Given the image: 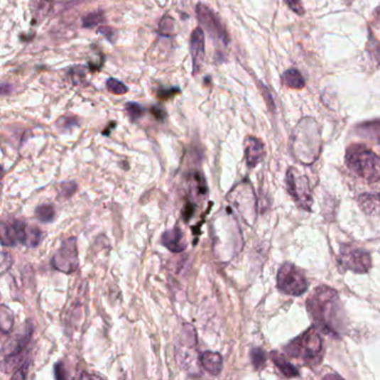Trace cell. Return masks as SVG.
<instances>
[{"instance_id": "cell-8", "label": "cell", "mask_w": 380, "mask_h": 380, "mask_svg": "<svg viewBox=\"0 0 380 380\" xmlns=\"http://www.w3.org/2000/svg\"><path fill=\"white\" fill-rule=\"evenodd\" d=\"M52 264L58 271L66 274L74 273L78 269L80 259L76 238H68L63 241L62 246L53 256Z\"/></svg>"}, {"instance_id": "cell-7", "label": "cell", "mask_w": 380, "mask_h": 380, "mask_svg": "<svg viewBox=\"0 0 380 380\" xmlns=\"http://www.w3.org/2000/svg\"><path fill=\"white\" fill-rule=\"evenodd\" d=\"M287 187L290 195L293 197L298 207L305 211H310L313 205L308 179L295 170L289 168L287 172Z\"/></svg>"}, {"instance_id": "cell-26", "label": "cell", "mask_w": 380, "mask_h": 380, "mask_svg": "<svg viewBox=\"0 0 380 380\" xmlns=\"http://www.w3.org/2000/svg\"><path fill=\"white\" fill-rule=\"evenodd\" d=\"M252 365L256 369H261L266 364V352L261 348H254L250 354Z\"/></svg>"}, {"instance_id": "cell-40", "label": "cell", "mask_w": 380, "mask_h": 380, "mask_svg": "<svg viewBox=\"0 0 380 380\" xmlns=\"http://www.w3.org/2000/svg\"><path fill=\"white\" fill-rule=\"evenodd\" d=\"M152 112L158 119H163L165 117V113L162 109H158V107H153Z\"/></svg>"}, {"instance_id": "cell-31", "label": "cell", "mask_w": 380, "mask_h": 380, "mask_svg": "<svg viewBox=\"0 0 380 380\" xmlns=\"http://www.w3.org/2000/svg\"><path fill=\"white\" fill-rule=\"evenodd\" d=\"M180 93V88L174 87L170 88V89H160L158 93V99L162 101H166V99H172L176 94Z\"/></svg>"}, {"instance_id": "cell-15", "label": "cell", "mask_w": 380, "mask_h": 380, "mask_svg": "<svg viewBox=\"0 0 380 380\" xmlns=\"http://www.w3.org/2000/svg\"><path fill=\"white\" fill-rule=\"evenodd\" d=\"M64 4V0H31V9L33 18L38 21H44L47 16L54 11L55 7Z\"/></svg>"}, {"instance_id": "cell-24", "label": "cell", "mask_w": 380, "mask_h": 380, "mask_svg": "<svg viewBox=\"0 0 380 380\" xmlns=\"http://www.w3.org/2000/svg\"><path fill=\"white\" fill-rule=\"evenodd\" d=\"M104 21H105L104 11H93V13H88L84 17L83 26L85 28H92V27L99 26V23H104Z\"/></svg>"}, {"instance_id": "cell-38", "label": "cell", "mask_w": 380, "mask_h": 380, "mask_svg": "<svg viewBox=\"0 0 380 380\" xmlns=\"http://www.w3.org/2000/svg\"><path fill=\"white\" fill-rule=\"evenodd\" d=\"M97 33L104 35L109 40H112V37L114 36V31L111 27H101V28L97 29Z\"/></svg>"}, {"instance_id": "cell-17", "label": "cell", "mask_w": 380, "mask_h": 380, "mask_svg": "<svg viewBox=\"0 0 380 380\" xmlns=\"http://www.w3.org/2000/svg\"><path fill=\"white\" fill-rule=\"evenodd\" d=\"M358 202L367 215H380V193L362 194Z\"/></svg>"}, {"instance_id": "cell-20", "label": "cell", "mask_w": 380, "mask_h": 380, "mask_svg": "<svg viewBox=\"0 0 380 380\" xmlns=\"http://www.w3.org/2000/svg\"><path fill=\"white\" fill-rule=\"evenodd\" d=\"M18 242L13 223H1V244L5 246H13Z\"/></svg>"}, {"instance_id": "cell-11", "label": "cell", "mask_w": 380, "mask_h": 380, "mask_svg": "<svg viewBox=\"0 0 380 380\" xmlns=\"http://www.w3.org/2000/svg\"><path fill=\"white\" fill-rule=\"evenodd\" d=\"M16 233H17V240L19 244L28 248H35L38 246L42 240V231L39 230L34 225H28L23 221H15Z\"/></svg>"}, {"instance_id": "cell-21", "label": "cell", "mask_w": 380, "mask_h": 380, "mask_svg": "<svg viewBox=\"0 0 380 380\" xmlns=\"http://www.w3.org/2000/svg\"><path fill=\"white\" fill-rule=\"evenodd\" d=\"M13 313L11 309H8L5 305H1L0 309V328L4 334H8L13 328Z\"/></svg>"}, {"instance_id": "cell-32", "label": "cell", "mask_w": 380, "mask_h": 380, "mask_svg": "<svg viewBox=\"0 0 380 380\" xmlns=\"http://www.w3.org/2000/svg\"><path fill=\"white\" fill-rule=\"evenodd\" d=\"M285 1L288 7L291 8L295 13H299V15H303L305 13L301 0H285Z\"/></svg>"}, {"instance_id": "cell-22", "label": "cell", "mask_w": 380, "mask_h": 380, "mask_svg": "<svg viewBox=\"0 0 380 380\" xmlns=\"http://www.w3.org/2000/svg\"><path fill=\"white\" fill-rule=\"evenodd\" d=\"M35 215L42 223L52 222L55 217L54 207L50 205H38L35 210Z\"/></svg>"}, {"instance_id": "cell-39", "label": "cell", "mask_w": 380, "mask_h": 380, "mask_svg": "<svg viewBox=\"0 0 380 380\" xmlns=\"http://www.w3.org/2000/svg\"><path fill=\"white\" fill-rule=\"evenodd\" d=\"M87 0H64L63 8L67 9V8L72 7V6L80 5V3H85Z\"/></svg>"}, {"instance_id": "cell-23", "label": "cell", "mask_w": 380, "mask_h": 380, "mask_svg": "<svg viewBox=\"0 0 380 380\" xmlns=\"http://www.w3.org/2000/svg\"><path fill=\"white\" fill-rule=\"evenodd\" d=\"M181 342L183 346L195 347L197 344V332L191 325H185L182 330Z\"/></svg>"}, {"instance_id": "cell-25", "label": "cell", "mask_w": 380, "mask_h": 380, "mask_svg": "<svg viewBox=\"0 0 380 380\" xmlns=\"http://www.w3.org/2000/svg\"><path fill=\"white\" fill-rule=\"evenodd\" d=\"M107 87L109 93L114 94V95H124L129 92L127 86L116 78H109L107 80Z\"/></svg>"}, {"instance_id": "cell-37", "label": "cell", "mask_w": 380, "mask_h": 380, "mask_svg": "<svg viewBox=\"0 0 380 380\" xmlns=\"http://www.w3.org/2000/svg\"><path fill=\"white\" fill-rule=\"evenodd\" d=\"M194 211H195V205L192 203H188L183 209V217L185 221H189L193 217Z\"/></svg>"}, {"instance_id": "cell-16", "label": "cell", "mask_w": 380, "mask_h": 380, "mask_svg": "<svg viewBox=\"0 0 380 380\" xmlns=\"http://www.w3.org/2000/svg\"><path fill=\"white\" fill-rule=\"evenodd\" d=\"M200 364L210 375H220L223 369V359L220 354L205 352L200 356Z\"/></svg>"}, {"instance_id": "cell-4", "label": "cell", "mask_w": 380, "mask_h": 380, "mask_svg": "<svg viewBox=\"0 0 380 380\" xmlns=\"http://www.w3.org/2000/svg\"><path fill=\"white\" fill-rule=\"evenodd\" d=\"M322 350V340L315 328L305 331L286 347V352L290 356L301 360L305 365L308 366L320 364Z\"/></svg>"}, {"instance_id": "cell-9", "label": "cell", "mask_w": 380, "mask_h": 380, "mask_svg": "<svg viewBox=\"0 0 380 380\" xmlns=\"http://www.w3.org/2000/svg\"><path fill=\"white\" fill-rule=\"evenodd\" d=\"M195 13H197L200 25L205 29L211 38L222 43L225 46L229 45L230 38H229L228 33L223 27L219 17L207 6L197 4V7H195Z\"/></svg>"}, {"instance_id": "cell-27", "label": "cell", "mask_w": 380, "mask_h": 380, "mask_svg": "<svg viewBox=\"0 0 380 380\" xmlns=\"http://www.w3.org/2000/svg\"><path fill=\"white\" fill-rule=\"evenodd\" d=\"M174 27H175L174 19L170 16H164L163 18L161 19L158 31H160V34L170 36L174 31Z\"/></svg>"}, {"instance_id": "cell-34", "label": "cell", "mask_w": 380, "mask_h": 380, "mask_svg": "<svg viewBox=\"0 0 380 380\" xmlns=\"http://www.w3.org/2000/svg\"><path fill=\"white\" fill-rule=\"evenodd\" d=\"M11 264H13V259H11V254L3 252L1 254V273H5L11 268Z\"/></svg>"}, {"instance_id": "cell-35", "label": "cell", "mask_w": 380, "mask_h": 380, "mask_svg": "<svg viewBox=\"0 0 380 380\" xmlns=\"http://www.w3.org/2000/svg\"><path fill=\"white\" fill-rule=\"evenodd\" d=\"M362 129H366V131H371V134L374 136L380 139V122L369 123L367 126L362 125Z\"/></svg>"}, {"instance_id": "cell-19", "label": "cell", "mask_w": 380, "mask_h": 380, "mask_svg": "<svg viewBox=\"0 0 380 380\" xmlns=\"http://www.w3.org/2000/svg\"><path fill=\"white\" fill-rule=\"evenodd\" d=\"M282 83L285 84L287 87L293 88V89H301L305 87V80L300 72L297 70H289L285 72L282 75Z\"/></svg>"}, {"instance_id": "cell-12", "label": "cell", "mask_w": 380, "mask_h": 380, "mask_svg": "<svg viewBox=\"0 0 380 380\" xmlns=\"http://www.w3.org/2000/svg\"><path fill=\"white\" fill-rule=\"evenodd\" d=\"M33 329L26 328V330L17 334L13 339H11L4 347V354L5 356H15V354H25V349L31 342Z\"/></svg>"}, {"instance_id": "cell-28", "label": "cell", "mask_w": 380, "mask_h": 380, "mask_svg": "<svg viewBox=\"0 0 380 380\" xmlns=\"http://www.w3.org/2000/svg\"><path fill=\"white\" fill-rule=\"evenodd\" d=\"M125 109H126L127 114H129L132 121H137L144 114V109L137 103H127Z\"/></svg>"}, {"instance_id": "cell-6", "label": "cell", "mask_w": 380, "mask_h": 380, "mask_svg": "<svg viewBox=\"0 0 380 380\" xmlns=\"http://www.w3.org/2000/svg\"><path fill=\"white\" fill-rule=\"evenodd\" d=\"M338 261L344 270H349L354 273H367L371 268V258L364 249L352 246L340 248Z\"/></svg>"}, {"instance_id": "cell-18", "label": "cell", "mask_w": 380, "mask_h": 380, "mask_svg": "<svg viewBox=\"0 0 380 380\" xmlns=\"http://www.w3.org/2000/svg\"><path fill=\"white\" fill-rule=\"evenodd\" d=\"M271 358L273 360L274 364L279 368L280 371H281L286 377L293 378L299 376V371H298L297 368L295 366L291 365L290 362H288L285 359V357L282 354H278V352H271Z\"/></svg>"}, {"instance_id": "cell-2", "label": "cell", "mask_w": 380, "mask_h": 380, "mask_svg": "<svg viewBox=\"0 0 380 380\" xmlns=\"http://www.w3.org/2000/svg\"><path fill=\"white\" fill-rule=\"evenodd\" d=\"M315 119H303L293 133V148L298 160L311 163L318 158L320 150V132Z\"/></svg>"}, {"instance_id": "cell-41", "label": "cell", "mask_w": 380, "mask_h": 380, "mask_svg": "<svg viewBox=\"0 0 380 380\" xmlns=\"http://www.w3.org/2000/svg\"><path fill=\"white\" fill-rule=\"evenodd\" d=\"M376 15H377L378 21H380V9L378 8L377 11H376Z\"/></svg>"}, {"instance_id": "cell-10", "label": "cell", "mask_w": 380, "mask_h": 380, "mask_svg": "<svg viewBox=\"0 0 380 380\" xmlns=\"http://www.w3.org/2000/svg\"><path fill=\"white\" fill-rule=\"evenodd\" d=\"M190 53L193 63V75H195L199 72L202 62L205 60V37L203 29L195 28L192 33L190 38Z\"/></svg>"}, {"instance_id": "cell-33", "label": "cell", "mask_w": 380, "mask_h": 380, "mask_svg": "<svg viewBox=\"0 0 380 380\" xmlns=\"http://www.w3.org/2000/svg\"><path fill=\"white\" fill-rule=\"evenodd\" d=\"M76 124H77V121L74 117L64 116L58 122V127H60L62 129H70V127Z\"/></svg>"}, {"instance_id": "cell-13", "label": "cell", "mask_w": 380, "mask_h": 380, "mask_svg": "<svg viewBox=\"0 0 380 380\" xmlns=\"http://www.w3.org/2000/svg\"><path fill=\"white\" fill-rule=\"evenodd\" d=\"M161 244L173 254H180L187 249L183 233L180 228H174L164 232L161 238Z\"/></svg>"}, {"instance_id": "cell-29", "label": "cell", "mask_w": 380, "mask_h": 380, "mask_svg": "<svg viewBox=\"0 0 380 380\" xmlns=\"http://www.w3.org/2000/svg\"><path fill=\"white\" fill-rule=\"evenodd\" d=\"M29 365H31V362L26 360L18 369L16 370L11 378L13 379H25L27 377V374H28Z\"/></svg>"}, {"instance_id": "cell-5", "label": "cell", "mask_w": 380, "mask_h": 380, "mask_svg": "<svg viewBox=\"0 0 380 380\" xmlns=\"http://www.w3.org/2000/svg\"><path fill=\"white\" fill-rule=\"evenodd\" d=\"M278 289L286 295H303L308 289V281L300 269H298L295 264H286L281 266L278 272Z\"/></svg>"}, {"instance_id": "cell-36", "label": "cell", "mask_w": 380, "mask_h": 380, "mask_svg": "<svg viewBox=\"0 0 380 380\" xmlns=\"http://www.w3.org/2000/svg\"><path fill=\"white\" fill-rule=\"evenodd\" d=\"M55 378L60 380L66 379V378H67L66 371H65L64 369V365H63L62 362H58V364L55 365Z\"/></svg>"}, {"instance_id": "cell-14", "label": "cell", "mask_w": 380, "mask_h": 380, "mask_svg": "<svg viewBox=\"0 0 380 380\" xmlns=\"http://www.w3.org/2000/svg\"><path fill=\"white\" fill-rule=\"evenodd\" d=\"M246 146V161L249 168H254L264 156V146L256 137L249 136L244 143Z\"/></svg>"}, {"instance_id": "cell-3", "label": "cell", "mask_w": 380, "mask_h": 380, "mask_svg": "<svg viewBox=\"0 0 380 380\" xmlns=\"http://www.w3.org/2000/svg\"><path fill=\"white\" fill-rule=\"evenodd\" d=\"M346 163L362 179L374 183L380 180V158L362 145H352L346 153Z\"/></svg>"}, {"instance_id": "cell-1", "label": "cell", "mask_w": 380, "mask_h": 380, "mask_svg": "<svg viewBox=\"0 0 380 380\" xmlns=\"http://www.w3.org/2000/svg\"><path fill=\"white\" fill-rule=\"evenodd\" d=\"M307 308L317 326L331 336H339L346 328L342 303L338 293L327 286L315 289L307 301Z\"/></svg>"}, {"instance_id": "cell-30", "label": "cell", "mask_w": 380, "mask_h": 380, "mask_svg": "<svg viewBox=\"0 0 380 380\" xmlns=\"http://www.w3.org/2000/svg\"><path fill=\"white\" fill-rule=\"evenodd\" d=\"M76 188H77V185H76L75 182L63 183L60 185V195H63L64 197H70L76 191Z\"/></svg>"}]
</instances>
